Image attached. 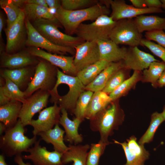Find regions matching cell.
<instances>
[{
  "mask_svg": "<svg viewBox=\"0 0 165 165\" xmlns=\"http://www.w3.org/2000/svg\"><path fill=\"white\" fill-rule=\"evenodd\" d=\"M57 79L53 89L49 92L51 103H57L61 108L73 114L85 86L77 76L67 75L57 69Z\"/></svg>",
  "mask_w": 165,
  "mask_h": 165,
  "instance_id": "cell-1",
  "label": "cell"
},
{
  "mask_svg": "<svg viewBox=\"0 0 165 165\" xmlns=\"http://www.w3.org/2000/svg\"><path fill=\"white\" fill-rule=\"evenodd\" d=\"M124 118V113L120 107L119 100L112 101L89 120L90 127L93 131L99 133L100 140L110 144L108 137L118 129Z\"/></svg>",
  "mask_w": 165,
  "mask_h": 165,
  "instance_id": "cell-2",
  "label": "cell"
},
{
  "mask_svg": "<svg viewBox=\"0 0 165 165\" xmlns=\"http://www.w3.org/2000/svg\"><path fill=\"white\" fill-rule=\"evenodd\" d=\"M109 8L100 3L85 9L70 11L63 9L61 6L54 16L64 29L65 33L72 36L82 22L86 20H95L102 15H108Z\"/></svg>",
  "mask_w": 165,
  "mask_h": 165,
  "instance_id": "cell-3",
  "label": "cell"
},
{
  "mask_svg": "<svg viewBox=\"0 0 165 165\" xmlns=\"http://www.w3.org/2000/svg\"><path fill=\"white\" fill-rule=\"evenodd\" d=\"M18 120L13 127L8 129L0 137V149L2 153L12 157L27 152L37 141L36 136L29 138L25 135V129Z\"/></svg>",
  "mask_w": 165,
  "mask_h": 165,
  "instance_id": "cell-4",
  "label": "cell"
},
{
  "mask_svg": "<svg viewBox=\"0 0 165 165\" xmlns=\"http://www.w3.org/2000/svg\"><path fill=\"white\" fill-rule=\"evenodd\" d=\"M58 68L47 60L39 58L34 77L24 91L26 98L39 90L51 91L57 82Z\"/></svg>",
  "mask_w": 165,
  "mask_h": 165,
  "instance_id": "cell-5",
  "label": "cell"
},
{
  "mask_svg": "<svg viewBox=\"0 0 165 165\" xmlns=\"http://www.w3.org/2000/svg\"><path fill=\"white\" fill-rule=\"evenodd\" d=\"M116 23L110 16L102 15L90 24H81L75 34L85 41L97 42L109 39Z\"/></svg>",
  "mask_w": 165,
  "mask_h": 165,
  "instance_id": "cell-6",
  "label": "cell"
},
{
  "mask_svg": "<svg viewBox=\"0 0 165 165\" xmlns=\"http://www.w3.org/2000/svg\"><path fill=\"white\" fill-rule=\"evenodd\" d=\"M31 23L40 34L57 45L75 49L77 46L85 41L78 37L68 35L61 32L56 24L49 20L38 19Z\"/></svg>",
  "mask_w": 165,
  "mask_h": 165,
  "instance_id": "cell-7",
  "label": "cell"
},
{
  "mask_svg": "<svg viewBox=\"0 0 165 165\" xmlns=\"http://www.w3.org/2000/svg\"><path fill=\"white\" fill-rule=\"evenodd\" d=\"M109 39L117 45L130 47L142 46V33L138 31L133 19H125L116 21L109 35Z\"/></svg>",
  "mask_w": 165,
  "mask_h": 165,
  "instance_id": "cell-8",
  "label": "cell"
},
{
  "mask_svg": "<svg viewBox=\"0 0 165 165\" xmlns=\"http://www.w3.org/2000/svg\"><path fill=\"white\" fill-rule=\"evenodd\" d=\"M25 17L22 10L16 20L4 31L6 38V52L13 54L24 49L27 39Z\"/></svg>",
  "mask_w": 165,
  "mask_h": 165,
  "instance_id": "cell-9",
  "label": "cell"
},
{
  "mask_svg": "<svg viewBox=\"0 0 165 165\" xmlns=\"http://www.w3.org/2000/svg\"><path fill=\"white\" fill-rule=\"evenodd\" d=\"M27 30V39L26 47H35L44 49L46 52L64 55L69 53L74 56L75 49L55 45L40 34L33 27L31 23L25 19Z\"/></svg>",
  "mask_w": 165,
  "mask_h": 165,
  "instance_id": "cell-10",
  "label": "cell"
},
{
  "mask_svg": "<svg viewBox=\"0 0 165 165\" xmlns=\"http://www.w3.org/2000/svg\"><path fill=\"white\" fill-rule=\"evenodd\" d=\"M50 96L49 91L39 90L26 98L22 103L19 118L24 127L29 125L35 114L46 107Z\"/></svg>",
  "mask_w": 165,
  "mask_h": 165,
  "instance_id": "cell-11",
  "label": "cell"
},
{
  "mask_svg": "<svg viewBox=\"0 0 165 165\" xmlns=\"http://www.w3.org/2000/svg\"><path fill=\"white\" fill-rule=\"evenodd\" d=\"M25 48L31 55L46 60L57 68H60L64 74L77 76L78 71L74 64V56H68L50 53L35 47H28Z\"/></svg>",
  "mask_w": 165,
  "mask_h": 165,
  "instance_id": "cell-12",
  "label": "cell"
},
{
  "mask_svg": "<svg viewBox=\"0 0 165 165\" xmlns=\"http://www.w3.org/2000/svg\"><path fill=\"white\" fill-rule=\"evenodd\" d=\"M41 140H37L28 150V155L22 156L23 159L30 160L34 165H65L61 160L62 154L55 150H48L40 145Z\"/></svg>",
  "mask_w": 165,
  "mask_h": 165,
  "instance_id": "cell-13",
  "label": "cell"
},
{
  "mask_svg": "<svg viewBox=\"0 0 165 165\" xmlns=\"http://www.w3.org/2000/svg\"><path fill=\"white\" fill-rule=\"evenodd\" d=\"M112 12L110 16L114 21L125 19H132L147 13L164 12L161 8L138 9L126 4L123 0H110Z\"/></svg>",
  "mask_w": 165,
  "mask_h": 165,
  "instance_id": "cell-14",
  "label": "cell"
},
{
  "mask_svg": "<svg viewBox=\"0 0 165 165\" xmlns=\"http://www.w3.org/2000/svg\"><path fill=\"white\" fill-rule=\"evenodd\" d=\"M61 108L57 103L53 106L47 107L39 112L38 119H32L29 125L33 128V136H36L41 132L46 131L59 124L61 115Z\"/></svg>",
  "mask_w": 165,
  "mask_h": 165,
  "instance_id": "cell-15",
  "label": "cell"
},
{
  "mask_svg": "<svg viewBox=\"0 0 165 165\" xmlns=\"http://www.w3.org/2000/svg\"><path fill=\"white\" fill-rule=\"evenodd\" d=\"M74 64L78 72L100 60L97 43L96 42L85 41L75 48Z\"/></svg>",
  "mask_w": 165,
  "mask_h": 165,
  "instance_id": "cell-16",
  "label": "cell"
},
{
  "mask_svg": "<svg viewBox=\"0 0 165 165\" xmlns=\"http://www.w3.org/2000/svg\"><path fill=\"white\" fill-rule=\"evenodd\" d=\"M0 55V67L2 68L13 69L36 66L39 61V58L31 55L26 48L11 54L4 52Z\"/></svg>",
  "mask_w": 165,
  "mask_h": 165,
  "instance_id": "cell-17",
  "label": "cell"
},
{
  "mask_svg": "<svg viewBox=\"0 0 165 165\" xmlns=\"http://www.w3.org/2000/svg\"><path fill=\"white\" fill-rule=\"evenodd\" d=\"M158 61L151 54L141 51L138 46H134L128 48L122 62L123 68L141 72L147 68L152 62Z\"/></svg>",
  "mask_w": 165,
  "mask_h": 165,
  "instance_id": "cell-18",
  "label": "cell"
},
{
  "mask_svg": "<svg viewBox=\"0 0 165 165\" xmlns=\"http://www.w3.org/2000/svg\"><path fill=\"white\" fill-rule=\"evenodd\" d=\"M36 67L30 66L13 69L3 68L1 69L0 74L7 77L21 90L24 91L34 77Z\"/></svg>",
  "mask_w": 165,
  "mask_h": 165,
  "instance_id": "cell-19",
  "label": "cell"
},
{
  "mask_svg": "<svg viewBox=\"0 0 165 165\" xmlns=\"http://www.w3.org/2000/svg\"><path fill=\"white\" fill-rule=\"evenodd\" d=\"M61 113L59 124L64 129L65 133L64 141L71 145H77L82 143L83 138L79 133L78 130L82 122L76 118L72 120H71L68 117V112L64 108H61Z\"/></svg>",
  "mask_w": 165,
  "mask_h": 165,
  "instance_id": "cell-20",
  "label": "cell"
},
{
  "mask_svg": "<svg viewBox=\"0 0 165 165\" xmlns=\"http://www.w3.org/2000/svg\"><path fill=\"white\" fill-rule=\"evenodd\" d=\"M97 43L100 60L112 63L120 61L124 59L128 50L127 48L119 47L110 39L98 41Z\"/></svg>",
  "mask_w": 165,
  "mask_h": 165,
  "instance_id": "cell-21",
  "label": "cell"
},
{
  "mask_svg": "<svg viewBox=\"0 0 165 165\" xmlns=\"http://www.w3.org/2000/svg\"><path fill=\"white\" fill-rule=\"evenodd\" d=\"M25 19L31 23L36 20H49L61 28L63 27L48 7L34 4L26 3L22 9Z\"/></svg>",
  "mask_w": 165,
  "mask_h": 165,
  "instance_id": "cell-22",
  "label": "cell"
},
{
  "mask_svg": "<svg viewBox=\"0 0 165 165\" xmlns=\"http://www.w3.org/2000/svg\"><path fill=\"white\" fill-rule=\"evenodd\" d=\"M123 68L122 61L110 63L92 82L85 86V90L93 92L102 91L111 76Z\"/></svg>",
  "mask_w": 165,
  "mask_h": 165,
  "instance_id": "cell-23",
  "label": "cell"
},
{
  "mask_svg": "<svg viewBox=\"0 0 165 165\" xmlns=\"http://www.w3.org/2000/svg\"><path fill=\"white\" fill-rule=\"evenodd\" d=\"M69 149L62 154L61 160L65 165L73 162L72 165H87V157L90 146L84 145L69 144Z\"/></svg>",
  "mask_w": 165,
  "mask_h": 165,
  "instance_id": "cell-24",
  "label": "cell"
},
{
  "mask_svg": "<svg viewBox=\"0 0 165 165\" xmlns=\"http://www.w3.org/2000/svg\"><path fill=\"white\" fill-rule=\"evenodd\" d=\"M64 130L60 127L59 124H57L52 129L41 132L38 135L40 136L41 140L51 144L55 151L62 154L69 149V147L64 142Z\"/></svg>",
  "mask_w": 165,
  "mask_h": 165,
  "instance_id": "cell-25",
  "label": "cell"
},
{
  "mask_svg": "<svg viewBox=\"0 0 165 165\" xmlns=\"http://www.w3.org/2000/svg\"><path fill=\"white\" fill-rule=\"evenodd\" d=\"M22 103L17 101H11L0 106V122L8 129L14 127L19 118Z\"/></svg>",
  "mask_w": 165,
  "mask_h": 165,
  "instance_id": "cell-26",
  "label": "cell"
},
{
  "mask_svg": "<svg viewBox=\"0 0 165 165\" xmlns=\"http://www.w3.org/2000/svg\"><path fill=\"white\" fill-rule=\"evenodd\" d=\"M139 31L150 32L165 30V18L157 16H138L134 19Z\"/></svg>",
  "mask_w": 165,
  "mask_h": 165,
  "instance_id": "cell-27",
  "label": "cell"
},
{
  "mask_svg": "<svg viewBox=\"0 0 165 165\" xmlns=\"http://www.w3.org/2000/svg\"><path fill=\"white\" fill-rule=\"evenodd\" d=\"M112 101L109 95L102 91L94 92L87 108L85 119L90 120Z\"/></svg>",
  "mask_w": 165,
  "mask_h": 165,
  "instance_id": "cell-28",
  "label": "cell"
},
{
  "mask_svg": "<svg viewBox=\"0 0 165 165\" xmlns=\"http://www.w3.org/2000/svg\"><path fill=\"white\" fill-rule=\"evenodd\" d=\"M110 63L104 60H100L78 72L77 76L86 86L92 82Z\"/></svg>",
  "mask_w": 165,
  "mask_h": 165,
  "instance_id": "cell-29",
  "label": "cell"
},
{
  "mask_svg": "<svg viewBox=\"0 0 165 165\" xmlns=\"http://www.w3.org/2000/svg\"><path fill=\"white\" fill-rule=\"evenodd\" d=\"M0 86H2L4 94L9 101H17L22 103L25 101L26 98L24 92L7 77L1 75Z\"/></svg>",
  "mask_w": 165,
  "mask_h": 165,
  "instance_id": "cell-30",
  "label": "cell"
},
{
  "mask_svg": "<svg viewBox=\"0 0 165 165\" xmlns=\"http://www.w3.org/2000/svg\"><path fill=\"white\" fill-rule=\"evenodd\" d=\"M165 70L164 62H153L147 68L143 70L141 81L143 82L150 83L153 87L156 88L158 87L157 81Z\"/></svg>",
  "mask_w": 165,
  "mask_h": 165,
  "instance_id": "cell-31",
  "label": "cell"
},
{
  "mask_svg": "<svg viewBox=\"0 0 165 165\" xmlns=\"http://www.w3.org/2000/svg\"><path fill=\"white\" fill-rule=\"evenodd\" d=\"M142 73L141 72L134 71L132 75L125 80L113 91L109 94L112 101L118 100L125 96L132 89L135 87L137 82L141 81Z\"/></svg>",
  "mask_w": 165,
  "mask_h": 165,
  "instance_id": "cell-32",
  "label": "cell"
},
{
  "mask_svg": "<svg viewBox=\"0 0 165 165\" xmlns=\"http://www.w3.org/2000/svg\"><path fill=\"white\" fill-rule=\"evenodd\" d=\"M164 121L162 112L159 113L156 112L152 113L151 116L149 125L146 131L140 139L138 143L144 145L146 143L152 142L158 128Z\"/></svg>",
  "mask_w": 165,
  "mask_h": 165,
  "instance_id": "cell-33",
  "label": "cell"
},
{
  "mask_svg": "<svg viewBox=\"0 0 165 165\" xmlns=\"http://www.w3.org/2000/svg\"><path fill=\"white\" fill-rule=\"evenodd\" d=\"M94 93L90 90L84 91L77 100L73 114L82 122L85 119L86 112Z\"/></svg>",
  "mask_w": 165,
  "mask_h": 165,
  "instance_id": "cell-34",
  "label": "cell"
},
{
  "mask_svg": "<svg viewBox=\"0 0 165 165\" xmlns=\"http://www.w3.org/2000/svg\"><path fill=\"white\" fill-rule=\"evenodd\" d=\"M109 144L100 140L97 143L91 144L87 154L86 165H98L101 157Z\"/></svg>",
  "mask_w": 165,
  "mask_h": 165,
  "instance_id": "cell-35",
  "label": "cell"
},
{
  "mask_svg": "<svg viewBox=\"0 0 165 165\" xmlns=\"http://www.w3.org/2000/svg\"><path fill=\"white\" fill-rule=\"evenodd\" d=\"M129 70L122 68L114 73L107 82L102 91L110 94L127 79V72Z\"/></svg>",
  "mask_w": 165,
  "mask_h": 165,
  "instance_id": "cell-36",
  "label": "cell"
},
{
  "mask_svg": "<svg viewBox=\"0 0 165 165\" xmlns=\"http://www.w3.org/2000/svg\"><path fill=\"white\" fill-rule=\"evenodd\" d=\"M61 7L70 11L88 8L99 3L98 0H61Z\"/></svg>",
  "mask_w": 165,
  "mask_h": 165,
  "instance_id": "cell-37",
  "label": "cell"
},
{
  "mask_svg": "<svg viewBox=\"0 0 165 165\" xmlns=\"http://www.w3.org/2000/svg\"><path fill=\"white\" fill-rule=\"evenodd\" d=\"M0 6L6 15V28H8L16 20L22 10L13 5L10 0H0Z\"/></svg>",
  "mask_w": 165,
  "mask_h": 165,
  "instance_id": "cell-38",
  "label": "cell"
},
{
  "mask_svg": "<svg viewBox=\"0 0 165 165\" xmlns=\"http://www.w3.org/2000/svg\"><path fill=\"white\" fill-rule=\"evenodd\" d=\"M137 138L134 135L127 139L129 149L137 154L141 158L145 161L149 157L150 154L146 150L144 145L139 144L137 141Z\"/></svg>",
  "mask_w": 165,
  "mask_h": 165,
  "instance_id": "cell-39",
  "label": "cell"
},
{
  "mask_svg": "<svg viewBox=\"0 0 165 165\" xmlns=\"http://www.w3.org/2000/svg\"><path fill=\"white\" fill-rule=\"evenodd\" d=\"M113 140L115 143L120 145L124 150L127 159L126 163L124 165H144L145 161L129 149L126 141L120 142L115 140Z\"/></svg>",
  "mask_w": 165,
  "mask_h": 165,
  "instance_id": "cell-40",
  "label": "cell"
},
{
  "mask_svg": "<svg viewBox=\"0 0 165 165\" xmlns=\"http://www.w3.org/2000/svg\"><path fill=\"white\" fill-rule=\"evenodd\" d=\"M142 46L147 48L155 55L160 58L165 63V48L146 39L141 40Z\"/></svg>",
  "mask_w": 165,
  "mask_h": 165,
  "instance_id": "cell-41",
  "label": "cell"
},
{
  "mask_svg": "<svg viewBox=\"0 0 165 165\" xmlns=\"http://www.w3.org/2000/svg\"><path fill=\"white\" fill-rule=\"evenodd\" d=\"M146 39L153 40L165 48V32L163 30H157L146 32L145 35Z\"/></svg>",
  "mask_w": 165,
  "mask_h": 165,
  "instance_id": "cell-42",
  "label": "cell"
},
{
  "mask_svg": "<svg viewBox=\"0 0 165 165\" xmlns=\"http://www.w3.org/2000/svg\"><path fill=\"white\" fill-rule=\"evenodd\" d=\"M48 7L54 14L61 6V0H46Z\"/></svg>",
  "mask_w": 165,
  "mask_h": 165,
  "instance_id": "cell-43",
  "label": "cell"
},
{
  "mask_svg": "<svg viewBox=\"0 0 165 165\" xmlns=\"http://www.w3.org/2000/svg\"><path fill=\"white\" fill-rule=\"evenodd\" d=\"M7 23V20L6 19L4 14L2 11H0V45L4 44L2 38V30L5 28V24Z\"/></svg>",
  "mask_w": 165,
  "mask_h": 165,
  "instance_id": "cell-44",
  "label": "cell"
},
{
  "mask_svg": "<svg viewBox=\"0 0 165 165\" xmlns=\"http://www.w3.org/2000/svg\"><path fill=\"white\" fill-rule=\"evenodd\" d=\"M147 8H161L162 3L159 0H145Z\"/></svg>",
  "mask_w": 165,
  "mask_h": 165,
  "instance_id": "cell-45",
  "label": "cell"
},
{
  "mask_svg": "<svg viewBox=\"0 0 165 165\" xmlns=\"http://www.w3.org/2000/svg\"><path fill=\"white\" fill-rule=\"evenodd\" d=\"M133 6L138 9L147 8L145 0H130Z\"/></svg>",
  "mask_w": 165,
  "mask_h": 165,
  "instance_id": "cell-46",
  "label": "cell"
},
{
  "mask_svg": "<svg viewBox=\"0 0 165 165\" xmlns=\"http://www.w3.org/2000/svg\"><path fill=\"white\" fill-rule=\"evenodd\" d=\"M21 154L16 155L14 158V162L17 165H31L29 163H25Z\"/></svg>",
  "mask_w": 165,
  "mask_h": 165,
  "instance_id": "cell-47",
  "label": "cell"
},
{
  "mask_svg": "<svg viewBox=\"0 0 165 165\" xmlns=\"http://www.w3.org/2000/svg\"><path fill=\"white\" fill-rule=\"evenodd\" d=\"M26 0H10L12 3L22 10L26 3Z\"/></svg>",
  "mask_w": 165,
  "mask_h": 165,
  "instance_id": "cell-48",
  "label": "cell"
},
{
  "mask_svg": "<svg viewBox=\"0 0 165 165\" xmlns=\"http://www.w3.org/2000/svg\"><path fill=\"white\" fill-rule=\"evenodd\" d=\"M26 3L34 4L48 7L46 0H26Z\"/></svg>",
  "mask_w": 165,
  "mask_h": 165,
  "instance_id": "cell-49",
  "label": "cell"
},
{
  "mask_svg": "<svg viewBox=\"0 0 165 165\" xmlns=\"http://www.w3.org/2000/svg\"><path fill=\"white\" fill-rule=\"evenodd\" d=\"M10 101L4 94L2 86H0V106L4 105Z\"/></svg>",
  "mask_w": 165,
  "mask_h": 165,
  "instance_id": "cell-50",
  "label": "cell"
},
{
  "mask_svg": "<svg viewBox=\"0 0 165 165\" xmlns=\"http://www.w3.org/2000/svg\"><path fill=\"white\" fill-rule=\"evenodd\" d=\"M157 83L158 87H162L165 86V70L158 80Z\"/></svg>",
  "mask_w": 165,
  "mask_h": 165,
  "instance_id": "cell-51",
  "label": "cell"
},
{
  "mask_svg": "<svg viewBox=\"0 0 165 165\" xmlns=\"http://www.w3.org/2000/svg\"><path fill=\"white\" fill-rule=\"evenodd\" d=\"M8 129L6 125L2 122H0V135L1 136Z\"/></svg>",
  "mask_w": 165,
  "mask_h": 165,
  "instance_id": "cell-52",
  "label": "cell"
},
{
  "mask_svg": "<svg viewBox=\"0 0 165 165\" xmlns=\"http://www.w3.org/2000/svg\"><path fill=\"white\" fill-rule=\"evenodd\" d=\"M5 156L3 153L0 155V165H10L6 162L5 160Z\"/></svg>",
  "mask_w": 165,
  "mask_h": 165,
  "instance_id": "cell-53",
  "label": "cell"
},
{
  "mask_svg": "<svg viewBox=\"0 0 165 165\" xmlns=\"http://www.w3.org/2000/svg\"><path fill=\"white\" fill-rule=\"evenodd\" d=\"M160 1L162 3L161 8L165 10V0H161Z\"/></svg>",
  "mask_w": 165,
  "mask_h": 165,
  "instance_id": "cell-54",
  "label": "cell"
},
{
  "mask_svg": "<svg viewBox=\"0 0 165 165\" xmlns=\"http://www.w3.org/2000/svg\"><path fill=\"white\" fill-rule=\"evenodd\" d=\"M161 112L164 117V121H165V105L163 106V111Z\"/></svg>",
  "mask_w": 165,
  "mask_h": 165,
  "instance_id": "cell-55",
  "label": "cell"
}]
</instances>
